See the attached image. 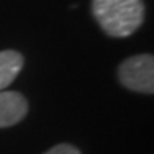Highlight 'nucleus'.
I'll use <instances>...</instances> for the list:
<instances>
[{
    "label": "nucleus",
    "mask_w": 154,
    "mask_h": 154,
    "mask_svg": "<svg viewBox=\"0 0 154 154\" xmlns=\"http://www.w3.org/2000/svg\"><path fill=\"white\" fill-rule=\"evenodd\" d=\"M93 16L109 36L132 35L145 19L143 0H93Z\"/></svg>",
    "instance_id": "obj_1"
},
{
    "label": "nucleus",
    "mask_w": 154,
    "mask_h": 154,
    "mask_svg": "<svg viewBox=\"0 0 154 154\" xmlns=\"http://www.w3.org/2000/svg\"><path fill=\"white\" fill-rule=\"evenodd\" d=\"M44 154H82L75 146L69 145V143H60V145H55L52 146L49 151H46Z\"/></svg>",
    "instance_id": "obj_5"
},
{
    "label": "nucleus",
    "mask_w": 154,
    "mask_h": 154,
    "mask_svg": "<svg viewBox=\"0 0 154 154\" xmlns=\"http://www.w3.org/2000/svg\"><path fill=\"white\" fill-rule=\"evenodd\" d=\"M24 66V57L17 51L0 52V91L14 82Z\"/></svg>",
    "instance_id": "obj_4"
},
{
    "label": "nucleus",
    "mask_w": 154,
    "mask_h": 154,
    "mask_svg": "<svg viewBox=\"0 0 154 154\" xmlns=\"http://www.w3.org/2000/svg\"><path fill=\"white\" fill-rule=\"evenodd\" d=\"M121 85L137 93H154V58L149 54H140L126 58L118 68Z\"/></svg>",
    "instance_id": "obj_2"
},
{
    "label": "nucleus",
    "mask_w": 154,
    "mask_h": 154,
    "mask_svg": "<svg viewBox=\"0 0 154 154\" xmlns=\"http://www.w3.org/2000/svg\"><path fill=\"white\" fill-rule=\"evenodd\" d=\"M29 112V102L17 91H0V128L20 123Z\"/></svg>",
    "instance_id": "obj_3"
}]
</instances>
